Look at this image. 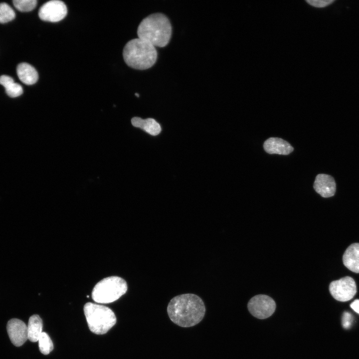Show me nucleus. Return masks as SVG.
Here are the masks:
<instances>
[{
  "instance_id": "f257e3e1",
  "label": "nucleus",
  "mask_w": 359,
  "mask_h": 359,
  "mask_svg": "<svg viewBox=\"0 0 359 359\" xmlns=\"http://www.w3.org/2000/svg\"><path fill=\"white\" fill-rule=\"evenodd\" d=\"M167 312L171 320L176 325L181 327H190L202 320L205 308L199 297L193 294H184L171 300Z\"/></svg>"
},
{
  "instance_id": "f03ea898",
  "label": "nucleus",
  "mask_w": 359,
  "mask_h": 359,
  "mask_svg": "<svg viewBox=\"0 0 359 359\" xmlns=\"http://www.w3.org/2000/svg\"><path fill=\"white\" fill-rule=\"evenodd\" d=\"M172 25L169 18L163 13L157 12L144 18L140 23L138 38L152 43L155 46L164 47L172 35Z\"/></svg>"
},
{
  "instance_id": "7ed1b4c3",
  "label": "nucleus",
  "mask_w": 359,
  "mask_h": 359,
  "mask_svg": "<svg viewBox=\"0 0 359 359\" xmlns=\"http://www.w3.org/2000/svg\"><path fill=\"white\" fill-rule=\"evenodd\" d=\"M123 55L125 62L130 67L145 70L155 63L158 53L154 45L137 38L130 40L126 44Z\"/></svg>"
},
{
  "instance_id": "20e7f679",
  "label": "nucleus",
  "mask_w": 359,
  "mask_h": 359,
  "mask_svg": "<svg viewBox=\"0 0 359 359\" xmlns=\"http://www.w3.org/2000/svg\"><path fill=\"white\" fill-rule=\"evenodd\" d=\"M84 312L90 330L97 335L106 334L116 323L113 311L104 306L87 303Z\"/></svg>"
},
{
  "instance_id": "39448f33",
  "label": "nucleus",
  "mask_w": 359,
  "mask_h": 359,
  "mask_svg": "<svg viewBox=\"0 0 359 359\" xmlns=\"http://www.w3.org/2000/svg\"><path fill=\"white\" fill-rule=\"evenodd\" d=\"M128 289L126 281L118 276L103 279L94 286L93 300L97 303L106 304L115 301L125 294Z\"/></svg>"
},
{
  "instance_id": "423d86ee",
  "label": "nucleus",
  "mask_w": 359,
  "mask_h": 359,
  "mask_svg": "<svg viewBox=\"0 0 359 359\" xmlns=\"http://www.w3.org/2000/svg\"><path fill=\"white\" fill-rule=\"evenodd\" d=\"M248 309L254 317L264 319L270 317L276 309V303L270 297L265 295H257L248 302Z\"/></svg>"
},
{
  "instance_id": "0eeeda50",
  "label": "nucleus",
  "mask_w": 359,
  "mask_h": 359,
  "mask_svg": "<svg viewBox=\"0 0 359 359\" xmlns=\"http://www.w3.org/2000/svg\"><path fill=\"white\" fill-rule=\"evenodd\" d=\"M329 291L336 300L346 302L355 296L357 293V287L353 278L346 276L332 282L329 285Z\"/></svg>"
},
{
  "instance_id": "6e6552de",
  "label": "nucleus",
  "mask_w": 359,
  "mask_h": 359,
  "mask_svg": "<svg viewBox=\"0 0 359 359\" xmlns=\"http://www.w3.org/2000/svg\"><path fill=\"white\" fill-rule=\"evenodd\" d=\"M67 13V7L63 1L53 0L45 2L40 7L38 15L42 20L55 22L63 19Z\"/></svg>"
},
{
  "instance_id": "1a4fd4ad",
  "label": "nucleus",
  "mask_w": 359,
  "mask_h": 359,
  "mask_svg": "<svg viewBox=\"0 0 359 359\" xmlns=\"http://www.w3.org/2000/svg\"><path fill=\"white\" fill-rule=\"evenodd\" d=\"M6 329L11 343L16 347L22 346L28 339L27 327L19 319L14 318L8 321Z\"/></svg>"
},
{
  "instance_id": "9d476101",
  "label": "nucleus",
  "mask_w": 359,
  "mask_h": 359,
  "mask_svg": "<svg viewBox=\"0 0 359 359\" xmlns=\"http://www.w3.org/2000/svg\"><path fill=\"white\" fill-rule=\"evenodd\" d=\"M336 182L334 178L328 175L319 174L314 183L315 191L323 197L333 196L336 192Z\"/></svg>"
},
{
  "instance_id": "9b49d317",
  "label": "nucleus",
  "mask_w": 359,
  "mask_h": 359,
  "mask_svg": "<svg viewBox=\"0 0 359 359\" xmlns=\"http://www.w3.org/2000/svg\"><path fill=\"white\" fill-rule=\"evenodd\" d=\"M264 150L269 154L287 155L294 150L287 141L279 138L272 137L266 140L263 144Z\"/></svg>"
},
{
  "instance_id": "f8f14e48",
  "label": "nucleus",
  "mask_w": 359,
  "mask_h": 359,
  "mask_svg": "<svg viewBox=\"0 0 359 359\" xmlns=\"http://www.w3.org/2000/svg\"><path fill=\"white\" fill-rule=\"evenodd\" d=\"M343 261L344 265L352 272L359 273V243H355L346 250Z\"/></svg>"
},
{
  "instance_id": "ddd939ff",
  "label": "nucleus",
  "mask_w": 359,
  "mask_h": 359,
  "mask_svg": "<svg viewBox=\"0 0 359 359\" xmlns=\"http://www.w3.org/2000/svg\"><path fill=\"white\" fill-rule=\"evenodd\" d=\"M16 72L20 80L26 85L34 84L38 80L37 71L27 63H19L17 66Z\"/></svg>"
},
{
  "instance_id": "4468645a",
  "label": "nucleus",
  "mask_w": 359,
  "mask_h": 359,
  "mask_svg": "<svg viewBox=\"0 0 359 359\" xmlns=\"http://www.w3.org/2000/svg\"><path fill=\"white\" fill-rule=\"evenodd\" d=\"M131 122L134 127L140 128L153 136L158 135L161 131L160 124L152 118L143 119L135 117L132 119Z\"/></svg>"
},
{
  "instance_id": "2eb2a0df",
  "label": "nucleus",
  "mask_w": 359,
  "mask_h": 359,
  "mask_svg": "<svg viewBox=\"0 0 359 359\" xmlns=\"http://www.w3.org/2000/svg\"><path fill=\"white\" fill-rule=\"evenodd\" d=\"M27 327L28 339L32 342L38 341L42 333L43 323L41 319L38 315L31 316L28 321Z\"/></svg>"
},
{
  "instance_id": "dca6fc26",
  "label": "nucleus",
  "mask_w": 359,
  "mask_h": 359,
  "mask_svg": "<svg viewBox=\"0 0 359 359\" xmlns=\"http://www.w3.org/2000/svg\"><path fill=\"white\" fill-rule=\"evenodd\" d=\"M0 84L2 85L8 96L14 98L21 95L23 93L21 86L15 83L13 78L9 76L3 75L0 76Z\"/></svg>"
},
{
  "instance_id": "f3484780",
  "label": "nucleus",
  "mask_w": 359,
  "mask_h": 359,
  "mask_svg": "<svg viewBox=\"0 0 359 359\" xmlns=\"http://www.w3.org/2000/svg\"><path fill=\"white\" fill-rule=\"evenodd\" d=\"M39 349L43 355H48L53 349L52 342L45 332H42L38 339Z\"/></svg>"
},
{
  "instance_id": "a211bd4d",
  "label": "nucleus",
  "mask_w": 359,
  "mask_h": 359,
  "mask_svg": "<svg viewBox=\"0 0 359 359\" xmlns=\"http://www.w3.org/2000/svg\"><path fill=\"white\" fill-rule=\"evenodd\" d=\"M15 16L13 9L7 3H0V23H3L13 20Z\"/></svg>"
},
{
  "instance_id": "6ab92c4d",
  "label": "nucleus",
  "mask_w": 359,
  "mask_h": 359,
  "mask_svg": "<svg viewBox=\"0 0 359 359\" xmlns=\"http://www.w3.org/2000/svg\"><path fill=\"white\" fill-rule=\"evenodd\" d=\"M13 3L14 7L22 12L30 11L36 6V0H14Z\"/></svg>"
},
{
  "instance_id": "aec40b11",
  "label": "nucleus",
  "mask_w": 359,
  "mask_h": 359,
  "mask_svg": "<svg viewBox=\"0 0 359 359\" xmlns=\"http://www.w3.org/2000/svg\"><path fill=\"white\" fill-rule=\"evenodd\" d=\"M306 1L311 5L316 7H324L334 1L333 0H308Z\"/></svg>"
},
{
  "instance_id": "412c9836",
  "label": "nucleus",
  "mask_w": 359,
  "mask_h": 359,
  "mask_svg": "<svg viewBox=\"0 0 359 359\" xmlns=\"http://www.w3.org/2000/svg\"><path fill=\"white\" fill-rule=\"evenodd\" d=\"M352 315L348 312H345L343 317V326L345 328H349L352 322Z\"/></svg>"
},
{
  "instance_id": "4be33fe9",
  "label": "nucleus",
  "mask_w": 359,
  "mask_h": 359,
  "mask_svg": "<svg viewBox=\"0 0 359 359\" xmlns=\"http://www.w3.org/2000/svg\"><path fill=\"white\" fill-rule=\"evenodd\" d=\"M351 307L356 313L359 314V300L356 299L351 304Z\"/></svg>"
},
{
  "instance_id": "5701e85b",
  "label": "nucleus",
  "mask_w": 359,
  "mask_h": 359,
  "mask_svg": "<svg viewBox=\"0 0 359 359\" xmlns=\"http://www.w3.org/2000/svg\"><path fill=\"white\" fill-rule=\"evenodd\" d=\"M135 95L138 97H139V94L138 93H136Z\"/></svg>"
}]
</instances>
